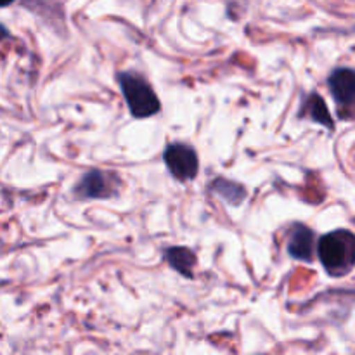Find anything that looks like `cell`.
I'll use <instances>...</instances> for the list:
<instances>
[{
	"label": "cell",
	"instance_id": "1",
	"mask_svg": "<svg viewBox=\"0 0 355 355\" xmlns=\"http://www.w3.org/2000/svg\"><path fill=\"white\" fill-rule=\"evenodd\" d=\"M315 252L328 276L345 277L355 266V234L350 229H335L319 238Z\"/></svg>",
	"mask_w": 355,
	"mask_h": 355
},
{
	"label": "cell",
	"instance_id": "2",
	"mask_svg": "<svg viewBox=\"0 0 355 355\" xmlns=\"http://www.w3.org/2000/svg\"><path fill=\"white\" fill-rule=\"evenodd\" d=\"M116 80L132 116L142 120L155 116L162 111V103L144 75L134 69H127L118 73Z\"/></svg>",
	"mask_w": 355,
	"mask_h": 355
},
{
	"label": "cell",
	"instance_id": "3",
	"mask_svg": "<svg viewBox=\"0 0 355 355\" xmlns=\"http://www.w3.org/2000/svg\"><path fill=\"white\" fill-rule=\"evenodd\" d=\"M121 187V177L110 170L92 168L83 173L73 187L76 200H110L118 196Z\"/></svg>",
	"mask_w": 355,
	"mask_h": 355
},
{
	"label": "cell",
	"instance_id": "4",
	"mask_svg": "<svg viewBox=\"0 0 355 355\" xmlns=\"http://www.w3.org/2000/svg\"><path fill=\"white\" fill-rule=\"evenodd\" d=\"M163 162L170 175L179 182H191L200 172V158L196 149L186 142H172L163 151Z\"/></svg>",
	"mask_w": 355,
	"mask_h": 355
},
{
	"label": "cell",
	"instance_id": "5",
	"mask_svg": "<svg viewBox=\"0 0 355 355\" xmlns=\"http://www.w3.org/2000/svg\"><path fill=\"white\" fill-rule=\"evenodd\" d=\"M328 87L338 106L342 120H352L355 106V71L352 68H335L328 76Z\"/></svg>",
	"mask_w": 355,
	"mask_h": 355
},
{
	"label": "cell",
	"instance_id": "6",
	"mask_svg": "<svg viewBox=\"0 0 355 355\" xmlns=\"http://www.w3.org/2000/svg\"><path fill=\"white\" fill-rule=\"evenodd\" d=\"M315 250L314 231L305 224H293L288 231L286 252L291 259L300 262H312Z\"/></svg>",
	"mask_w": 355,
	"mask_h": 355
},
{
	"label": "cell",
	"instance_id": "7",
	"mask_svg": "<svg viewBox=\"0 0 355 355\" xmlns=\"http://www.w3.org/2000/svg\"><path fill=\"white\" fill-rule=\"evenodd\" d=\"M298 118L314 121V123H319L321 127L328 128V130H335V120L329 114L324 99L318 92H311L305 97L300 111H298Z\"/></svg>",
	"mask_w": 355,
	"mask_h": 355
},
{
	"label": "cell",
	"instance_id": "8",
	"mask_svg": "<svg viewBox=\"0 0 355 355\" xmlns=\"http://www.w3.org/2000/svg\"><path fill=\"white\" fill-rule=\"evenodd\" d=\"M163 259L180 276L187 277V279H194L198 257L193 250L187 248V246H168V248L163 250Z\"/></svg>",
	"mask_w": 355,
	"mask_h": 355
},
{
	"label": "cell",
	"instance_id": "9",
	"mask_svg": "<svg viewBox=\"0 0 355 355\" xmlns=\"http://www.w3.org/2000/svg\"><path fill=\"white\" fill-rule=\"evenodd\" d=\"M211 193L224 200L225 203L232 205V207H239L246 198V187L241 186L234 180L224 179V177H217L210 186Z\"/></svg>",
	"mask_w": 355,
	"mask_h": 355
},
{
	"label": "cell",
	"instance_id": "10",
	"mask_svg": "<svg viewBox=\"0 0 355 355\" xmlns=\"http://www.w3.org/2000/svg\"><path fill=\"white\" fill-rule=\"evenodd\" d=\"M9 30H7L6 26H3V24H0V40H3V38H7L9 37Z\"/></svg>",
	"mask_w": 355,
	"mask_h": 355
},
{
	"label": "cell",
	"instance_id": "11",
	"mask_svg": "<svg viewBox=\"0 0 355 355\" xmlns=\"http://www.w3.org/2000/svg\"><path fill=\"white\" fill-rule=\"evenodd\" d=\"M14 2H16V0H0V7H7Z\"/></svg>",
	"mask_w": 355,
	"mask_h": 355
}]
</instances>
